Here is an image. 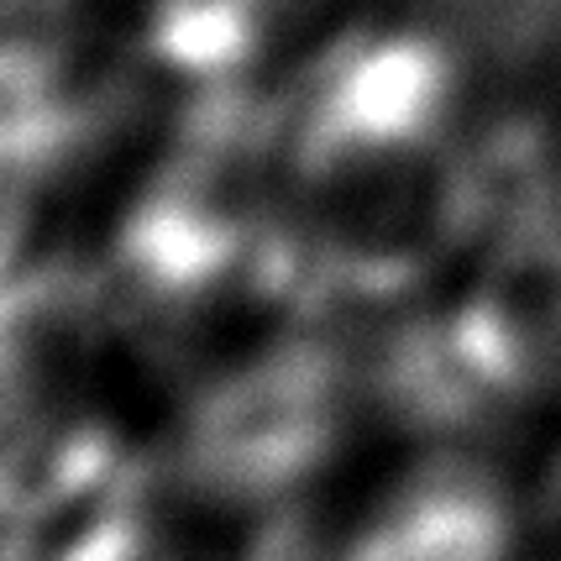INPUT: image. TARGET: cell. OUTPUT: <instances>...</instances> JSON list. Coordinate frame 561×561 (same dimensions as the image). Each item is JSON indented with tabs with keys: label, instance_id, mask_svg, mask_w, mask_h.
<instances>
[{
	"label": "cell",
	"instance_id": "6da1fadb",
	"mask_svg": "<svg viewBox=\"0 0 561 561\" xmlns=\"http://www.w3.org/2000/svg\"><path fill=\"white\" fill-rule=\"evenodd\" d=\"M84 11L90 0H0V137L22 131L26 105L64 84Z\"/></svg>",
	"mask_w": 561,
	"mask_h": 561
}]
</instances>
